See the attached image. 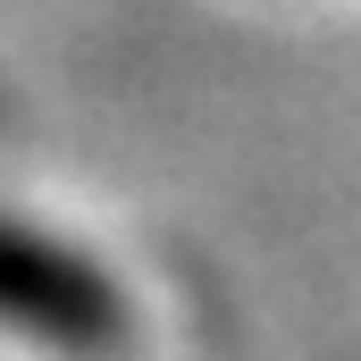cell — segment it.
Here are the masks:
<instances>
[{
	"instance_id": "cell-1",
	"label": "cell",
	"mask_w": 361,
	"mask_h": 361,
	"mask_svg": "<svg viewBox=\"0 0 361 361\" xmlns=\"http://www.w3.org/2000/svg\"><path fill=\"white\" fill-rule=\"evenodd\" d=\"M0 328L59 361L135 353V311L109 286V269H92L85 252H68L42 227H17V219H0Z\"/></svg>"
}]
</instances>
